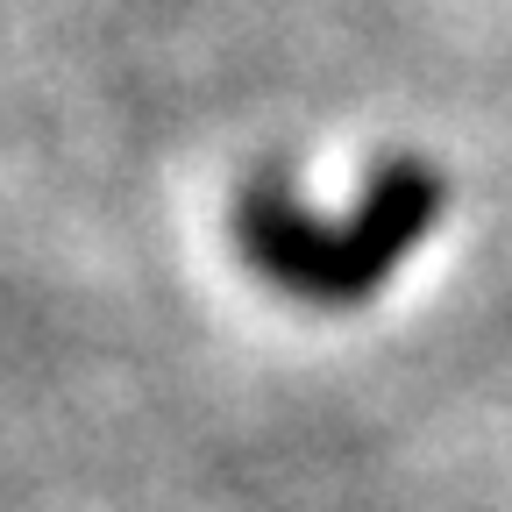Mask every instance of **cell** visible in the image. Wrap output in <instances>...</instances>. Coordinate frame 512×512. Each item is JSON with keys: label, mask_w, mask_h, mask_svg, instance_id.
<instances>
[{"label": "cell", "mask_w": 512, "mask_h": 512, "mask_svg": "<svg viewBox=\"0 0 512 512\" xmlns=\"http://www.w3.org/2000/svg\"><path fill=\"white\" fill-rule=\"evenodd\" d=\"M441 214V178L427 164H384L370 200L349 221H313L285 192L256 185L242 200V242L299 299H370L384 271H399Z\"/></svg>", "instance_id": "6da1fadb"}]
</instances>
